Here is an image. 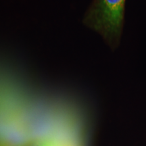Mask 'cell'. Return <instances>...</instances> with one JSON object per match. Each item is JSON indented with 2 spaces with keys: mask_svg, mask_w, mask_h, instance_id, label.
I'll use <instances>...</instances> for the list:
<instances>
[{
  "mask_svg": "<svg viewBox=\"0 0 146 146\" xmlns=\"http://www.w3.org/2000/svg\"><path fill=\"white\" fill-rule=\"evenodd\" d=\"M36 146H52V145H50V144H49V143H40Z\"/></svg>",
  "mask_w": 146,
  "mask_h": 146,
  "instance_id": "obj_2",
  "label": "cell"
},
{
  "mask_svg": "<svg viewBox=\"0 0 146 146\" xmlns=\"http://www.w3.org/2000/svg\"><path fill=\"white\" fill-rule=\"evenodd\" d=\"M126 0H95L84 18L86 26L103 36L114 50L123 31Z\"/></svg>",
  "mask_w": 146,
  "mask_h": 146,
  "instance_id": "obj_1",
  "label": "cell"
}]
</instances>
